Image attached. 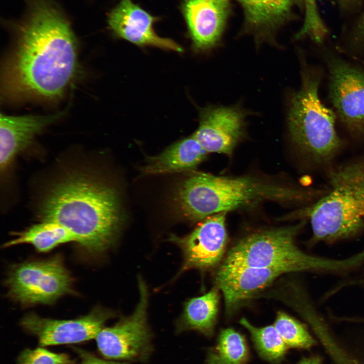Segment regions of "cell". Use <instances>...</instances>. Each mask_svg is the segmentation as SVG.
Wrapping results in <instances>:
<instances>
[{
	"label": "cell",
	"instance_id": "obj_1",
	"mask_svg": "<svg viewBox=\"0 0 364 364\" xmlns=\"http://www.w3.org/2000/svg\"><path fill=\"white\" fill-rule=\"evenodd\" d=\"M6 69L7 89L43 99L60 97L77 68V43L68 21L51 0H27Z\"/></svg>",
	"mask_w": 364,
	"mask_h": 364
},
{
	"label": "cell",
	"instance_id": "obj_2",
	"mask_svg": "<svg viewBox=\"0 0 364 364\" xmlns=\"http://www.w3.org/2000/svg\"><path fill=\"white\" fill-rule=\"evenodd\" d=\"M38 212L41 221L62 225L92 253L114 243L123 220L116 190L86 168L63 172L45 192Z\"/></svg>",
	"mask_w": 364,
	"mask_h": 364
},
{
	"label": "cell",
	"instance_id": "obj_3",
	"mask_svg": "<svg viewBox=\"0 0 364 364\" xmlns=\"http://www.w3.org/2000/svg\"><path fill=\"white\" fill-rule=\"evenodd\" d=\"M317 194V190L253 176H216L195 172L181 184L178 198L184 214L198 221L220 212L252 208L266 201L308 202L316 198Z\"/></svg>",
	"mask_w": 364,
	"mask_h": 364
},
{
	"label": "cell",
	"instance_id": "obj_4",
	"mask_svg": "<svg viewBox=\"0 0 364 364\" xmlns=\"http://www.w3.org/2000/svg\"><path fill=\"white\" fill-rule=\"evenodd\" d=\"M327 192L293 214L310 220L312 243L332 244L364 228V157L330 170Z\"/></svg>",
	"mask_w": 364,
	"mask_h": 364
},
{
	"label": "cell",
	"instance_id": "obj_5",
	"mask_svg": "<svg viewBox=\"0 0 364 364\" xmlns=\"http://www.w3.org/2000/svg\"><path fill=\"white\" fill-rule=\"evenodd\" d=\"M296 224L255 233L240 240L228 252L223 264L280 270L284 273L311 271L344 275L364 263L361 252L342 259L311 255L300 250L294 242L303 226Z\"/></svg>",
	"mask_w": 364,
	"mask_h": 364
},
{
	"label": "cell",
	"instance_id": "obj_6",
	"mask_svg": "<svg viewBox=\"0 0 364 364\" xmlns=\"http://www.w3.org/2000/svg\"><path fill=\"white\" fill-rule=\"evenodd\" d=\"M301 85L291 96L287 117L293 144L318 164L331 160L341 146L335 128L336 116L318 96L320 70L301 59Z\"/></svg>",
	"mask_w": 364,
	"mask_h": 364
},
{
	"label": "cell",
	"instance_id": "obj_7",
	"mask_svg": "<svg viewBox=\"0 0 364 364\" xmlns=\"http://www.w3.org/2000/svg\"><path fill=\"white\" fill-rule=\"evenodd\" d=\"M6 284L9 295L23 306L52 304L72 292V278L60 255L15 264Z\"/></svg>",
	"mask_w": 364,
	"mask_h": 364
},
{
	"label": "cell",
	"instance_id": "obj_8",
	"mask_svg": "<svg viewBox=\"0 0 364 364\" xmlns=\"http://www.w3.org/2000/svg\"><path fill=\"white\" fill-rule=\"evenodd\" d=\"M138 284L140 300L132 314L112 327H104L95 338L99 352L106 359L144 362L152 352L147 322L148 291L141 278Z\"/></svg>",
	"mask_w": 364,
	"mask_h": 364
},
{
	"label": "cell",
	"instance_id": "obj_9",
	"mask_svg": "<svg viewBox=\"0 0 364 364\" xmlns=\"http://www.w3.org/2000/svg\"><path fill=\"white\" fill-rule=\"evenodd\" d=\"M325 58L329 96L336 113L349 131L364 136V68L331 53H327Z\"/></svg>",
	"mask_w": 364,
	"mask_h": 364
},
{
	"label": "cell",
	"instance_id": "obj_10",
	"mask_svg": "<svg viewBox=\"0 0 364 364\" xmlns=\"http://www.w3.org/2000/svg\"><path fill=\"white\" fill-rule=\"evenodd\" d=\"M113 315L110 311L98 307L84 316L68 320L44 318L31 313L21 319L20 325L37 338L41 346L74 344L95 339Z\"/></svg>",
	"mask_w": 364,
	"mask_h": 364
},
{
	"label": "cell",
	"instance_id": "obj_11",
	"mask_svg": "<svg viewBox=\"0 0 364 364\" xmlns=\"http://www.w3.org/2000/svg\"><path fill=\"white\" fill-rule=\"evenodd\" d=\"M226 213L222 212L206 217L185 237L171 236L170 240L182 249L185 258L184 269L209 268L221 260L227 241Z\"/></svg>",
	"mask_w": 364,
	"mask_h": 364
},
{
	"label": "cell",
	"instance_id": "obj_12",
	"mask_svg": "<svg viewBox=\"0 0 364 364\" xmlns=\"http://www.w3.org/2000/svg\"><path fill=\"white\" fill-rule=\"evenodd\" d=\"M245 113L237 107L215 106L201 110L193 134L207 153L231 155L243 134Z\"/></svg>",
	"mask_w": 364,
	"mask_h": 364
},
{
	"label": "cell",
	"instance_id": "obj_13",
	"mask_svg": "<svg viewBox=\"0 0 364 364\" xmlns=\"http://www.w3.org/2000/svg\"><path fill=\"white\" fill-rule=\"evenodd\" d=\"M155 18L130 0H121L109 15L108 24L118 36L140 46H152L177 52L182 48L172 40L157 35Z\"/></svg>",
	"mask_w": 364,
	"mask_h": 364
},
{
	"label": "cell",
	"instance_id": "obj_14",
	"mask_svg": "<svg viewBox=\"0 0 364 364\" xmlns=\"http://www.w3.org/2000/svg\"><path fill=\"white\" fill-rule=\"evenodd\" d=\"M182 8L195 50L214 47L225 25L230 0H184Z\"/></svg>",
	"mask_w": 364,
	"mask_h": 364
},
{
	"label": "cell",
	"instance_id": "obj_15",
	"mask_svg": "<svg viewBox=\"0 0 364 364\" xmlns=\"http://www.w3.org/2000/svg\"><path fill=\"white\" fill-rule=\"evenodd\" d=\"M283 274L270 268L223 264L216 274L215 282L223 293L226 309L231 310Z\"/></svg>",
	"mask_w": 364,
	"mask_h": 364
},
{
	"label": "cell",
	"instance_id": "obj_16",
	"mask_svg": "<svg viewBox=\"0 0 364 364\" xmlns=\"http://www.w3.org/2000/svg\"><path fill=\"white\" fill-rule=\"evenodd\" d=\"M64 112L47 115L19 116L1 115L0 167L6 171L16 155L27 147L44 127L59 118Z\"/></svg>",
	"mask_w": 364,
	"mask_h": 364
},
{
	"label": "cell",
	"instance_id": "obj_17",
	"mask_svg": "<svg viewBox=\"0 0 364 364\" xmlns=\"http://www.w3.org/2000/svg\"><path fill=\"white\" fill-rule=\"evenodd\" d=\"M207 153L192 134L173 143L160 154L148 158L142 170L149 174L193 170L204 160Z\"/></svg>",
	"mask_w": 364,
	"mask_h": 364
},
{
	"label": "cell",
	"instance_id": "obj_18",
	"mask_svg": "<svg viewBox=\"0 0 364 364\" xmlns=\"http://www.w3.org/2000/svg\"><path fill=\"white\" fill-rule=\"evenodd\" d=\"M219 295L217 288L189 300L179 321L178 332L194 330L207 336L213 334L216 319Z\"/></svg>",
	"mask_w": 364,
	"mask_h": 364
},
{
	"label": "cell",
	"instance_id": "obj_19",
	"mask_svg": "<svg viewBox=\"0 0 364 364\" xmlns=\"http://www.w3.org/2000/svg\"><path fill=\"white\" fill-rule=\"evenodd\" d=\"M14 235L15 238L6 243L4 247L30 244L38 252H47L60 244L76 242L75 236L66 228L51 221H41Z\"/></svg>",
	"mask_w": 364,
	"mask_h": 364
},
{
	"label": "cell",
	"instance_id": "obj_20",
	"mask_svg": "<svg viewBox=\"0 0 364 364\" xmlns=\"http://www.w3.org/2000/svg\"><path fill=\"white\" fill-rule=\"evenodd\" d=\"M247 22L256 28L279 24L288 15L293 0H238Z\"/></svg>",
	"mask_w": 364,
	"mask_h": 364
},
{
	"label": "cell",
	"instance_id": "obj_21",
	"mask_svg": "<svg viewBox=\"0 0 364 364\" xmlns=\"http://www.w3.org/2000/svg\"><path fill=\"white\" fill-rule=\"evenodd\" d=\"M249 350L244 337L231 328L222 330L209 351L205 364H246Z\"/></svg>",
	"mask_w": 364,
	"mask_h": 364
},
{
	"label": "cell",
	"instance_id": "obj_22",
	"mask_svg": "<svg viewBox=\"0 0 364 364\" xmlns=\"http://www.w3.org/2000/svg\"><path fill=\"white\" fill-rule=\"evenodd\" d=\"M240 323L249 332L255 348L263 359L274 363L283 359L289 347L274 325L258 328L245 318H242Z\"/></svg>",
	"mask_w": 364,
	"mask_h": 364
},
{
	"label": "cell",
	"instance_id": "obj_23",
	"mask_svg": "<svg viewBox=\"0 0 364 364\" xmlns=\"http://www.w3.org/2000/svg\"><path fill=\"white\" fill-rule=\"evenodd\" d=\"M273 325L289 348L309 349L316 344L304 324L284 312L278 313Z\"/></svg>",
	"mask_w": 364,
	"mask_h": 364
},
{
	"label": "cell",
	"instance_id": "obj_24",
	"mask_svg": "<svg viewBox=\"0 0 364 364\" xmlns=\"http://www.w3.org/2000/svg\"><path fill=\"white\" fill-rule=\"evenodd\" d=\"M305 6V18L303 25L296 37L309 36L313 40L321 43L327 33L317 11V0H303Z\"/></svg>",
	"mask_w": 364,
	"mask_h": 364
},
{
	"label": "cell",
	"instance_id": "obj_25",
	"mask_svg": "<svg viewBox=\"0 0 364 364\" xmlns=\"http://www.w3.org/2000/svg\"><path fill=\"white\" fill-rule=\"evenodd\" d=\"M16 364H76V360L66 353H57L38 347L26 348L19 355Z\"/></svg>",
	"mask_w": 364,
	"mask_h": 364
},
{
	"label": "cell",
	"instance_id": "obj_26",
	"mask_svg": "<svg viewBox=\"0 0 364 364\" xmlns=\"http://www.w3.org/2000/svg\"><path fill=\"white\" fill-rule=\"evenodd\" d=\"M72 348L80 360L79 364H128L125 362L103 359L87 350L75 346Z\"/></svg>",
	"mask_w": 364,
	"mask_h": 364
},
{
	"label": "cell",
	"instance_id": "obj_27",
	"mask_svg": "<svg viewBox=\"0 0 364 364\" xmlns=\"http://www.w3.org/2000/svg\"><path fill=\"white\" fill-rule=\"evenodd\" d=\"M352 45L356 49L364 47V12L354 33Z\"/></svg>",
	"mask_w": 364,
	"mask_h": 364
},
{
	"label": "cell",
	"instance_id": "obj_28",
	"mask_svg": "<svg viewBox=\"0 0 364 364\" xmlns=\"http://www.w3.org/2000/svg\"><path fill=\"white\" fill-rule=\"evenodd\" d=\"M297 364H323L321 359L316 356L304 357Z\"/></svg>",
	"mask_w": 364,
	"mask_h": 364
},
{
	"label": "cell",
	"instance_id": "obj_29",
	"mask_svg": "<svg viewBox=\"0 0 364 364\" xmlns=\"http://www.w3.org/2000/svg\"><path fill=\"white\" fill-rule=\"evenodd\" d=\"M358 283L359 284H364V279H361V280H358Z\"/></svg>",
	"mask_w": 364,
	"mask_h": 364
},
{
	"label": "cell",
	"instance_id": "obj_30",
	"mask_svg": "<svg viewBox=\"0 0 364 364\" xmlns=\"http://www.w3.org/2000/svg\"><path fill=\"white\" fill-rule=\"evenodd\" d=\"M356 321H362L364 322V320H360L357 319Z\"/></svg>",
	"mask_w": 364,
	"mask_h": 364
},
{
	"label": "cell",
	"instance_id": "obj_31",
	"mask_svg": "<svg viewBox=\"0 0 364 364\" xmlns=\"http://www.w3.org/2000/svg\"><path fill=\"white\" fill-rule=\"evenodd\" d=\"M293 1H297V2H300L301 1V0H293Z\"/></svg>",
	"mask_w": 364,
	"mask_h": 364
}]
</instances>
